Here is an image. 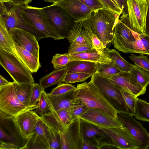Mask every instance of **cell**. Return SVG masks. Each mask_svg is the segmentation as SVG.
<instances>
[{"instance_id": "6da1fadb", "label": "cell", "mask_w": 149, "mask_h": 149, "mask_svg": "<svg viewBox=\"0 0 149 149\" xmlns=\"http://www.w3.org/2000/svg\"><path fill=\"white\" fill-rule=\"evenodd\" d=\"M139 35L131 27L128 14H122L115 26L112 41L114 47L124 53L148 55Z\"/></svg>"}, {"instance_id": "7a4b0ae2", "label": "cell", "mask_w": 149, "mask_h": 149, "mask_svg": "<svg viewBox=\"0 0 149 149\" xmlns=\"http://www.w3.org/2000/svg\"><path fill=\"white\" fill-rule=\"evenodd\" d=\"M120 15L105 8L93 11L86 19L93 34L104 46L113 40L116 25Z\"/></svg>"}, {"instance_id": "3957f363", "label": "cell", "mask_w": 149, "mask_h": 149, "mask_svg": "<svg viewBox=\"0 0 149 149\" xmlns=\"http://www.w3.org/2000/svg\"><path fill=\"white\" fill-rule=\"evenodd\" d=\"M18 11L24 23L37 32L55 40L62 39L57 33L43 8L28 5L19 7Z\"/></svg>"}, {"instance_id": "277c9868", "label": "cell", "mask_w": 149, "mask_h": 149, "mask_svg": "<svg viewBox=\"0 0 149 149\" xmlns=\"http://www.w3.org/2000/svg\"><path fill=\"white\" fill-rule=\"evenodd\" d=\"M74 91L77 100L89 109H100L112 117L118 118L117 111L107 101L91 79L89 82L77 84Z\"/></svg>"}, {"instance_id": "5b68a950", "label": "cell", "mask_w": 149, "mask_h": 149, "mask_svg": "<svg viewBox=\"0 0 149 149\" xmlns=\"http://www.w3.org/2000/svg\"><path fill=\"white\" fill-rule=\"evenodd\" d=\"M38 106V103L26 105L21 102L15 94L13 82L0 86L1 120L12 119L22 113L35 109Z\"/></svg>"}, {"instance_id": "8992f818", "label": "cell", "mask_w": 149, "mask_h": 149, "mask_svg": "<svg viewBox=\"0 0 149 149\" xmlns=\"http://www.w3.org/2000/svg\"><path fill=\"white\" fill-rule=\"evenodd\" d=\"M91 77L93 83L118 113L129 114L127 106L120 89L110 79L96 72Z\"/></svg>"}, {"instance_id": "52a82bcc", "label": "cell", "mask_w": 149, "mask_h": 149, "mask_svg": "<svg viewBox=\"0 0 149 149\" xmlns=\"http://www.w3.org/2000/svg\"><path fill=\"white\" fill-rule=\"evenodd\" d=\"M0 64L18 84L34 82L32 72L13 54L0 48Z\"/></svg>"}, {"instance_id": "ba28073f", "label": "cell", "mask_w": 149, "mask_h": 149, "mask_svg": "<svg viewBox=\"0 0 149 149\" xmlns=\"http://www.w3.org/2000/svg\"><path fill=\"white\" fill-rule=\"evenodd\" d=\"M54 29L62 39H68L75 22L62 8L53 3L43 7Z\"/></svg>"}, {"instance_id": "9c48e42d", "label": "cell", "mask_w": 149, "mask_h": 149, "mask_svg": "<svg viewBox=\"0 0 149 149\" xmlns=\"http://www.w3.org/2000/svg\"><path fill=\"white\" fill-rule=\"evenodd\" d=\"M118 117L122 126L136 142L139 146L138 149H146L149 144V133L146 129L132 115L118 112Z\"/></svg>"}, {"instance_id": "30bf717a", "label": "cell", "mask_w": 149, "mask_h": 149, "mask_svg": "<svg viewBox=\"0 0 149 149\" xmlns=\"http://www.w3.org/2000/svg\"><path fill=\"white\" fill-rule=\"evenodd\" d=\"M127 2L131 27L139 34L145 33L147 0H127Z\"/></svg>"}, {"instance_id": "8fae6325", "label": "cell", "mask_w": 149, "mask_h": 149, "mask_svg": "<svg viewBox=\"0 0 149 149\" xmlns=\"http://www.w3.org/2000/svg\"><path fill=\"white\" fill-rule=\"evenodd\" d=\"M82 127L84 139L93 144L98 149L110 146L117 148L109 136L100 128L83 120Z\"/></svg>"}, {"instance_id": "7c38bea8", "label": "cell", "mask_w": 149, "mask_h": 149, "mask_svg": "<svg viewBox=\"0 0 149 149\" xmlns=\"http://www.w3.org/2000/svg\"><path fill=\"white\" fill-rule=\"evenodd\" d=\"M79 118L100 128H108L122 126L118 118H114L104 111L97 108L89 109Z\"/></svg>"}, {"instance_id": "4fadbf2b", "label": "cell", "mask_w": 149, "mask_h": 149, "mask_svg": "<svg viewBox=\"0 0 149 149\" xmlns=\"http://www.w3.org/2000/svg\"><path fill=\"white\" fill-rule=\"evenodd\" d=\"M40 117L47 125L58 133L65 132L74 121L70 109L50 110Z\"/></svg>"}, {"instance_id": "5bb4252c", "label": "cell", "mask_w": 149, "mask_h": 149, "mask_svg": "<svg viewBox=\"0 0 149 149\" xmlns=\"http://www.w3.org/2000/svg\"><path fill=\"white\" fill-rule=\"evenodd\" d=\"M8 31L13 42L39 58L40 47L34 35L19 28H13Z\"/></svg>"}, {"instance_id": "9a60e30c", "label": "cell", "mask_w": 149, "mask_h": 149, "mask_svg": "<svg viewBox=\"0 0 149 149\" xmlns=\"http://www.w3.org/2000/svg\"><path fill=\"white\" fill-rule=\"evenodd\" d=\"M100 128L109 136L118 149H138L139 146L135 140L123 126Z\"/></svg>"}, {"instance_id": "2e32d148", "label": "cell", "mask_w": 149, "mask_h": 149, "mask_svg": "<svg viewBox=\"0 0 149 149\" xmlns=\"http://www.w3.org/2000/svg\"><path fill=\"white\" fill-rule=\"evenodd\" d=\"M40 117L35 111L31 110L22 113L12 120L22 138L27 139L33 132Z\"/></svg>"}, {"instance_id": "e0dca14e", "label": "cell", "mask_w": 149, "mask_h": 149, "mask_svg": "<svg viewBox=\"0 0 149 149\" xmlns=\"http://www.w3.org/2000/svg\"><path fill=\"white\" fill-rule=\"evenodd\" d=\"M93 34L85 19L76 22L67 39L70 46L80 45L93 46L92 43Z\"/></svg>"}, {"instance_id": "ac0fdd59", "label": "cell", "mask_w": 149, "mask_h": 149, "mask_svg": "<svg viewBox=\"0 0 149 149\" xmlns=\"http://www.w3.org/2000/svg\"><path fill=\"white\" fill-rule=\"evenodd\" d=\"M120 89H123L138 96L145 93L146 88L141 87L130 72H121L110 78Z\"/></svg>"}, {"instance_id": "d6986e66", "label": "cell", "mask_w": 149, "mask_h": 149, "mask_svg": "<svg viewBox=\"0 0 149 149\" xmlns=\"http://www.w3.org/2000/svg\"><path fill=\"white\" fill-rule=\"evenodd\" d=\"M47 125L40 116L32 134L21 149H50L46 130Z\"/></svg>"}, {"instance_id": "ffe728a7", "label": "cell", "mask_w": 149, "mask_h": 149, "mask_svg": "<svg viewBox=\"0 0 149 149\" xmlns=\"http://www.w3.org/2000/svg\"><path fill=\"white\" fill-rule=\"evenodd\" d=\"M54 4L63 8L75 22L86 18L93 11L79 0H64Z\"/></svg>"}, {"instance_id": "44dd1931", "label": "cell", "mask_w": 149, "mask_h": 149, "mask_svg": "<svg viewBox=\"0 0 149 149\" xmlns=\"http://www.w3.org/2000/svg\"><path fill=\"white\" fill-rule=\"evenodd\" d=\"M74 90L61 95L52 96L45 93L50 111L69 109L80 103L77 99Z\"/></svg>"}, {"instance_id": "7402d4cb", "label": "cell", "mask_w": 149, "mask_h": 149, "mask_svg": "<svg viewBox=\"0 0 149 149\" xmlns=\"http://www.w3.org/2000/svg\"><path fill=\"white\" fill-rule=\"evenodd\" d=\"M70 149H81L84 137L82 120L80 118L74 120L65 132Z\"/></svg>"}, {"instance_id": "603a6c76", "label": "cell", "mask_w": 149, "mask_h": 149, "mask_svg": "<svg viewBox=\"0 0 149 149\" xmlns=\"http://www.w3.org/2000/svg\"><path fill=\"white\" fill-rule=\"evenodd\" d=\"M14 54L32 73L36 72L40 67L39 58L13 42Z\"/></svg>"}, {"instance_id": "cb8c5ba5", "label": "cell", "mask_w": 149, "mask_h": 149, "mask_svg": "<svg viewBox=\"0 0 149 149\" xmlns=\"http://www.w3.org/2000/svg\"><path fill=\"white\" fill-rule=\"evenodd\" d=\"M70 54L71 61L81 60L103 63H109L112 61L104 51L100 52L95 49L89 51Z\"/></svg>"}, {"instance_id": "d4e9b609", "label": "cell", "mask_w": 149, "mask_h": 149, "mask_svg": "<svg viewBox=\"0 0 149 149\" xmlns=\"http://www.w3.org/2000/svg\"><path fill=\"white\" fill-rule=\"evenodd\" d=\"M67 72V66L61 69H55L50 73L40 78L39 84L44 90L53 85L59 84L62 82Z\"/></svg>"}, {"instance_id": "484cf974", "label": "cell", "mask_w": 149, "mask_h": 149, "mask_svg": "<svg viewBox=\"0 0 149 149\" xmlns=\"http://www.w3.org/2000/svg\"><path fill=\"white\" fill-rule=\"evenodd\" d=\"M96 63L81 60L71 61L67 65V73L81 72L93 74L96 72Z\"/></svg>"}, {"instance_id": "4316f807", "label": "cell", "mask_w": 149, "mask_h": 149, "mask_svg": "<svg viewBox=\"0 0 149 149\" xmlns=\"http://www.w3.org/2000/svg\"><path fill=\"white\" fill-rule=\"evenodd\" d=\"M14 91L18 99L23 104L30 105V99L33 83L18 84L13 82Z\"/></svg>"}, {"instance_id": "83f0119b", "label": "cell", "mask_w": 149, "mask_h": 149, "mask_svg": "<svg viewBox=\"0 0 149 149\" xmlns=\"http://www.w3.org/2000/svg\"><path fill=\"white\" fill-rule=\"evenodd\" d=\"M13 42L3 17L0 16V48L14 54Z\"/></svg>"}, {"instance_id": "f1b7e54d", "label": "cell", "mask_w": 149, "mask_h": 149, "mask_svg": "<svg viewBox=\"0 0 149 149\" xmlns=\"http://www.w3.org/2000/svg\"><path fill=\"white\" fill-rule=\"evenodd\" d=\"M104 51L114 62L116 67L121 72H130L133 65L124 59L118 51L114 49H110L106 47Z\"/></svg>"}, {"instance_id": "f546056e", "label": "cell", "mask_w": 149, "mask_h": 149, "mask_svg": "<svg viewBox=\"0 0 149 149\" xmlns=\"http://www.w3.org/2000/svg\"><path fill=\"white\" fill-rule=\"evenodd\" d=\"M121 72L113 61L109 63H96L95 72L108 78L110 79Z\"/></svg>"}, {"instance_id": "4dcf8cb0", "label": "cell", "mask_w": 149, "mask_h": 149, "mask_svg": "<svg viewBox=\"0 0 149 149\" xmlns=\"http://www.w3.org/2000/svg\"><path fill=\"white\" fill-rule=\"evenodd\" d=\"M130 72L141 87L146 88L149 84V72L135 65H133Z\"/></svg>"}, {"instance_id": "1f68e13d", "label": "cell", "mask_w": 149, "mask_h": 149, "mask_svg": "<svg viewBox=\"0 0 149 149\" xmlns=\"http://www.w3.org/2000/svg\"><path fill=\"white\" fill-rule=\"evenodd\" d=\"M134 116L138 120L149 122V103L137 98Z\"/></svg>"}, {"instance_id": "d6a6232c", "label": "cell", "mask_w": 149, "mask_h": 149, "mask_svg": "<svg viewBox=\"0 0 149 149\" xmlns=\"http://www.w3.org/2000/svg\"><path fill=\"white\" fill-rule=\"evenodd\" d=\"M47 125L46 133L50 149H61L59 133Z\"/></svg>"}, {"instance_id": "836d02e7", "label": "cell", "mask_w": 149, "mask_h": 149, "mask_svg": "<svg viewBox=\"0 0 149 149\" xmlns=\"http://www.w3.org/2000/svg\"><path fill=\"white\" fill-rule=\"evenodd\" d=\"M70 61V54L68 52L64 54H56L53 56L51 63L55 69H58L66 66Z\"/></svg>"}, {"instance_id": "e575fe53", "label": "cell", "mask_w": 149, "mask_h": 149, "mask_svg": "<svg viewBox=\"0 0 149 149\" xmlns=\"http://www.w3.org/2000/svg\"><path fill=\"white\" fill-rule=\"evenodd\" d=\"M93 74L81 72L67 73L62 82L68 84H73L85 81Z\"/></svg>"}, {"instance_id": "d590c367", "label": "cell", "mask_w": 149, "mask_h": 149, "mask_svg": "<svg viewBox=\"0 0 149 149\" xmlns=\"http://www.w3.org/2000/svg\"><path fill=\"white\" fill-rule=\"evenodd\" d=\"M120 90L127 106L129 114L134 116L138 98L125 90Z\"/></svg>"}, {"instance_id": "8d00e7d4", "label": "cell", "mask_w": 149, "mask_h": 149, "mask_svg": "<svg viewBox=\"0 0 149 149\" xmlns=\"http://www.w3.org/2000/svg\"><path fill=\"white\" fill-rule=\"evenodd\" d=\"M45 93V90H44L41 93L38 103V106L35 111L40 116L50 112V109L46 97Z\"/></svg>"}, {"instance_id": "74e56055", "label": "cell", "mask_w": 149, "mask_h": 149, "mask_svg": "<svg viewBox=\"0 0 149 149\" xmlns=\"http://www.w3.org/2000/svg\"><path fill=\"white\" fill-rule=\"evenodd\" d=\"M128 57L135 65L149 72V59L148 56L142 54L137 56L132 54Z\"/></svg>"}, {"instance_id": "f35d334b", "label": "cell", "mask_w": 149, "mask_h": 149, "mask_svg": "<svg viewBox=\"0 0 149 149\" xmlns=\"http://www.w3.org/2000/svg\"><path fill=\"white\" fill-rule=\"evenodd\" d=\"M74 86L68 83H61L52 90L49 94L52 96L61 95L74 91Z\"/></svg>"}, {"instance_id": "ab89813d", "label": "cell", "mask_w": 149, "mask_h": 149, "mask_svg": "<svg viewBox=\"0 0 149 149\" xmlns=\"http://www.w3.org/2000/svg\"><path fill=\"white\" fill-rule=\"evenodd\" d=\"M89 109L85 104L82 102L73 107L70 110L74 121L78 119L79 117L86 113Z\"/></svg>"}, {"instance_id": "60d3db41", "label": "cell", "mask_w": 149, "mask_h": 149, "mask_svg": "<svg viewBox=\"0 0 149 149\" xmlns=\"http://www.w3.org/2000/svg\"><path fill=\"white\" fill-rule=\"evenodd\" d=\"M44 90L40 84L34 83L30 97V105H33L37 103Z\"/></svg>"}, {"instance_id": "b9f144b4", "label": "cell", "mask_w": 149, "mask_h": 149, "mask_svg": "<svg viewBox=\"0 0 149 149\" xmlns=\"http://www.w3.org/2000/svg\"><path fill=\"white\" fill-rule=\"evenodd\" d=\"M68 48V52L70 54L89 51L95 49L93 46L87 45L69 46Z\"/></svg>"}, {"instance_id": "7bdbcfd3", "label": "cell", "mask_w": 149, "mask_h": 149, "mask_svg": "<svg viewBox=\"0 0 149 149\" xmlns=\"http://www.w3.org/2000/svg\"><path fill=\"white\" fill-rule=\"evenodd\" d=\"M99 0L102 3L104 8L111 10L119 15L122 14V11L120 8L111 0Z\"/></svg>"}, {"instance_id": "ee69618b", "label": "cell", "mask_w": 149, "mask_h": 149, "mask_svg": "<svg viewBox=\"0 0 149 149\" xmlns=\"http://www.w3.org/2000/svg\"><path fill=\"white\" fill-rule=\"evenodd\" d=\"M83 3L90 8L93 11L104 8L99 0H79Z\"/></svg>"}, {"instance_id": "f6af8a7d", "label": "cell", "mask_w": 149, "mask_h": 149, "mask_svg": "<svg viewBox=\"0 0 149 149\" xmlns=\"http://www.w3.org/2000/svg\"><path fill=\"white\" fill-rule=\"evenodd\" d=\"M92 43L94 48L100 52H103L106 48L100 40L94 34L92 36Z\"/></svg>"}, {"instance_id": "bcb514c9", "label": "cell", "mask_w": 149, "mask_h": 149, "mask_svg": "<svg viewBox=\"0 0 149 149\" xmlns=\"http://www.w3.org/2000/svg\"><path fill=\"white\" fill-rule=\"evenodd\" d=\"M122 11V14L128 15L127 0H114Z\"/></svg>"}, {"instance_id": "7dc6e473", "label": "cell", "mask_w": 149, "mask_h": 149, "mask_svg": "<svg viewBox=\"0 0 149 149\" xmlns=\"http://www.w3.org/2000/svg\"><path fill=\"white\" fill-rule=\"evenodd\" d=\"M139 38L148 53V55H149V36L143 33L140 34Z\"/></svg>"}, {"instance_id": "c3c4849f", "label": "cell", "mask_w": 149, "mask_h": 149, "mask_svg": "<svg viewBox=\"0 0 149 149\" xmlns=\"http://www.w3.org/2000/svg\"><path fill=\"white\" fill-rule=\"evenodd\" d=\"M33 0H12L9 4L16 7H20L28 5Z\"/></svg>"}, {"instance_id": "681fc988", "label": "cell", "mask_w": 149, "mask_h": 149, "mask_svg": "<svg viewBox=\"0 0 149 149\" xmlns=\"http://www.w3.org/2000/svg\"><path fill=\"white\" fill-rule=\"evenodd\" d=\"M59 134L61 149H70L69 146L65 133H59Z\"/></svg>"}, {"instance_id": "f907efd6", "label": "cell", "mask_w": 149, "mask_h": 149, "mask_svg": "<svg viewBox=\"0 0 149 149\" xmlns=\"http://www.w3.org/2000/svg\"><path fill=\"white\" fill-rule=\"evenodd\" d=\"M17 146L9 142H3L0 140V149H17Z\"/></svg>"}, {"instance_id": "816d5d0a", "label": "cell", "mask_w": 149, "mask_h": 149, "mask_svg": "<svg viewBox=\"0 0 149 149\" xmlns=\"http://www.w3.org/2000/svg\"><path fill=\"white\" fill-rule=\"evenodd\" d=\"M148 7L145 22V33L149 36V0H147Z\"/></svg>"}, {"instance_id": "f5cc1de1", "label": "cell", "mask_w": 149, "mask_h": 149, "mask_svg": "<svg viewBox=\"0 0 149 149\" xmlns=\"http://www.w3.org/2000/svg\"><path fill=\"white\" fill-rule=\"evenodd\" d=\"M81 149H98V148L90 142L84 139Z\"/></svg>"}, {"instance_id": "db71d44e", "label": "cell", "mask_w": 149, "mask_h": 149, "mask_svg": "<svg viewBox=\"0 0 149 149\" xmlns=\"http://www.w3.org/2000/svg\"><path fill=\"white\" fill-rule=\"evenodd\" d=\"M0 16H5L8 14V11L4 4V3L0 1Z\"/></svg>"}, {"instance_id": "11a10c76", "label": "cell", "mask_w": 149, "mask_h": 149, "mask_svg": "<svg viewBox=\"0 0 149 149\" xmlns=\"http://www.w3.org/2000/svg\"><path fill=\"white\" fill-rule=\"evenodd\" d=\"M0 138L1 140H9L10 139L9 137L3 131L1 127L0 129Z\"/></svg>"}, {"instance_id": "9f6ffc18", "label": "cell", "mask_w": 149, "mask_h": 149, "mask_svg": "<svg viewBox=\"0 0 149 149\" xmlns=\"http://www.w3.org/2000/svg\"><path fill=\"white\" fill-rule=\"evenodd\" d=\"M10 82L6 80L1 75H0V86L8 84Z\"/></svg>"}, {"instance_id": "6f0895ef", "label": "cell", "mask_w": 149, "mask_h": 149, "mask_svg": "<svg viewBox=\"0 0 149 149\" xmlns=\"http://www.w3.org/2000/svg\"><path fill=\"white\" fill-rule=\"evenodd\" d=\"M45 2H49L52 3H56L60 1H62L64 0H43Z\"/></svg>"}, {"instance_id": "680465c9", "label": "cell", "mask_w": 149, "mask_h": 149, "mask_svg": "<svg viewBox=\"0 0 149 149\" xmlns=\"http://www.w3.org/2000/svg\"><path fill=\"white\" fill-rule=\"evenodd\" d=\"M12 0H0V1L4 3H9Z\"/></svg>"}, {"instance_id": "91938a15", "label": "cell", "mask_w": 149, "mask_h": 149, "mask_svg": "<svg viewBox=\"0 0 149 149\" xmlns=\"http://www.w3.org/2000/svg\"><path fill=\"white\" fill-rule=\"evenodd\" d=\"M146 149H149V144L146 148Z\"/></svg>"}]
</instances>
